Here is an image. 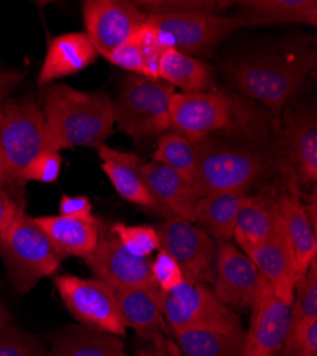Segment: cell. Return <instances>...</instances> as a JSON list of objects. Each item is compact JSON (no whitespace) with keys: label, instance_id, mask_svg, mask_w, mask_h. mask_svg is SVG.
I'll return each mask as SVG.
<instances>
[{"label":"cell","instance_id":"cell-44","mask_svg":"<svg viewBox=\"0 0 317 356\" xmlns=\"http://www.w3.org/2000/svg\"><path fill=\"white\" fill-rule=\"evenodd\" d=\"M8 325H10V314L3 302L0 301V330H3Z\"/></svg>","mask_w":317,"mask_h":356},{"label":"cell","instance_id":"cell-22","mask_svg":"<svg viewBox=\"0 0 317 356\" xmlns=\"http://www.w3.org/2000/svg\"><path fill=\"white\" fill-rule=\"evenodd\" d=\"M35 220L63 257L85 259L98 244L103 222L94 216H46Z\"/></svg>","mask_w":317,"mask_h":356},{"label":"cell","instance_id":"cell-32","mask_svg":"<svg viewBox=\"0 0 317 356\" xmlns=\"http://www.w3.org/2000/svg\"><path fill=\"white\" fill-rule=\"evenodd\" d=\"M138 46L142 62H144V77L158 79V67L164 53L172 49L169 36L153 24L148 17L144 22L135 35L131 38Z\"/></svg>","mask_w":317,"mask_h":356},{"label":"cell","instance_id":"cell-31","mask_svg":"<svg viewBox=\"0 0 317 356\" xmlns=\"http://www.w3.org/2000/svg\"><path fill=\"white\" fill-rule=\"evenodd\" d=\"M313 321H317V257L311 259L307 271L295 286L289 331Z\"/></svg>","mask_w":317,"mask_h":356},{"label":"cell","instance_id":"cell-23","mask_svg":"<svg viewBox=\"0 0 317 356\" xmlns=\"http://www.w3.org/2000/svg\"><path fill=\"white\" fill-rule=\"evenodd\" d=\"M158 286H134L115 291V298L127 328L142 338L160 339L166 330Z\"/></svg>","mask_w":317,"mask_h":356},{"label":"cell","instance_id":"cell-11","mask_svg":"<svg viewBox=\"0 0 317 356\" xmlns=\"http://www.w3.org/2000/svg\"><path fill=\"white\" fill-rule=\"evenodd\" d=\"M148 20L165 32L172 49L189 56H207L226 38L246 27L238 16L218 13L151 15Z\"/></svg>","mask_w":317,"mask_h":356},{"label":"cell","instance_id":"cell-41","mask_svg":"<svg viewBox=\"0 0 317 356\" xmlns=\"http://www.w3.org/2000/svg\"><path fill=\"white\" fill-rule=\"evenodd\" d=\"M22 209H24V207L19 205L9 195V193L0 186V234L9 227V224L13 221L15 216L17 214V211Z\"/></svg>","mask_w":317,"mask_h":356},{"label":"cell","instance_id":"cell-15","mask_svg":"<svg viewBox=\"0 0 317 356\" xmlns=\"http://www.w3.org/2000/svg\"><path fill=\"white\" fill-rule=\"evenodd\" d=\"M276 152L284 175L300 184L317 180V118L314 110H300L284 117Z\"/></svg>","mask_w":317,"mask_h":356},{"label":"cell","instance_id":"cell-27","mask_svg":"<svg viewBox=\"0 0 317 356\" xmlns=\"http://www.w3.org/2000/svg\"><path fill=\"white\" fill-rule=\"evenodd\" d=\"M46 356H128V353L119 337L85 325H74L51 339Z\"/></svg>","mask_w":317,"mask_h":356},{"label":"cell","instance_id":"cell-30","mask_svg":"<svg viewBox=\"0 0 317 356\" xmlns=\"http://www.w3.org/2000/svg\"><path fill=\"white\" fill-rule=\"evenodd\" d=\"M196 160L198 153L195 145L184 136L172 130L160 136L153 161L172 168L182 175L187 181L192 183Z\"/></svg>","mask_w":317,"mask_h":356},{"label":"cell","instance_id":"cell-34","mask_svg":"<svg viewBox=\"0 0 317 356\" xmlns=\"http://www.w3.org/2000/svg\"><path fill=\"white\" fill-rule=\"evenodd\" d=\"M117 234L126 250L139 258H151L155 251H160V234L151 225H128L126 222H115L110 225Z\"/></svg>","mask_w":317,"mask_h":356},{"label":"cell","instance_id":"cell-21","mask_svg":"<svg viewBox=\"0 0 317 356\" xmlns=\"http://www.w3.org/2000/svg\"><path fill=\"white\" fill-rule=\"evenodd\" d=\"M283 229L277 197L266 193L249 195L235 224V245L246 255Z\"/></svg>","mask_w":317,"mask_h":356},{"label":"cell","instance_id":"cell-29","mask_svg":"<svg viewBox=\"0 0 317 356\" xmlns=\"http://www.w3.org/2000/svg\"><path fill=\"white\" fill-rule=\"evenodd\" d=\"M243 332L223 334L216 331H180L172 335L185 356H239Z\"/></svg>","mask_w":317,"mask_h":356},{"label":"cell","instance_id":"cell-12","mask_svg":"<svg viewBox=\"0 0 317 356\" xmlns=\"http://www.w3.org/2000/svg\"><path fill=\"white\" fill-rule=\"evenodd\" d=\"M84 261L94 277L114 292L134 286H157L151 258L130 254L110 225L101 224L98 244Z\"/></svg>","mask_w":317,"mask_h":356},{"label":"cell","instance_id":"cell-3","mask_svg":"<svg viewBox=\"0 0 317 356\" xmlns=\"http://www.w3.org/2000/svg\"><path fill=\"white\" fill-rule=\"evenodd\" d=\"M54 150L42 108L32 96L0 107V186L24 207L23 172L44 152Z\"/></svg>","mask_w":317,"mask_h":356},{"label":"cell","instance_id":"cell-38","mask_svg":"<svg viewBox=\"0 0 317 356\" xmlns=\"http://www.w3.org/2000/svg\"><path fill=\"white\" fill-rule=\"evenodd\" d=\"M63 165V157L60 152L49 150L37 156L33 163L23 172L24 183L37 181V183H54L60 177Z\"/></svg>","mask_w":317,"mask_h":356},{"label":"cell","instance_id":"cell-18","mask_svg":"<svg viewBox=\"0 0 317 356\" xmlns=\"http://www.w3.org/2000/svg\"><path fill=\"white\" fill-rule=\"evenodd\" d=\"M300 183L293 175H286L284 190L277 197L283 222V232L295 257L299 275L302 277L314 257H317L316 229L311 227L300 197Z\"/></svg>","mask_w":317,"mask_h":356},{"label":"cell","instance_id":"cell-19","mask_svg":"<svg viewBox=\"0 0 317 356\" xmlns=\"http://www.w3.org/2000/svg\"><path fill=\"white\" fill-rule=\"evenodd\" d=\"M248 257L277 298L292 305L295 286L300 275L283 229L273 238L253 248Z\"/></svg>","mask_w":317,"mask_h":356},{"label":"cell","instance_id":"cell-26","mask_svg":"<svg viewBox=\"0 0 317 356\" xmlns=\"http://www.w3.org/2000/svg\"><path fill=\"white\" fill-rule=\"evenodd\" d=\"M239 17L246 27L271 24H317L316 0H242Z\"/></svg>","mask_w":317,"mask_h":356},{"label":"cell","instance_id":"cell-5","mask_svg":"<svg viewBox=\"0 0 317 356\" xmlns=\"http://www.w3.org/2000/svg\"><path fill=\"white\" fill-rule=\"evenodd\" d=\"M0 257L19 293H27L43 278L53 275L65 258L24 209L0 234Z\"/></svg>","mask_w":317,"mask_h":356},{"label":"cell","instance_id":"cell-43","mask_svg":"<svg viewBox=\"0 0 317 356\" xmlns=\"http://www.w3.org/2000/svg\"><path fill=\"white\" fill-rule=\"evenodd\" d=\"M303 202V209H305V213L311 224V227L317 231V188H316V184L311 186V194L306 197Z\"/></svg>","mask_w":317,"mask_h":356},{"label":"cell","instance_id":"cell-25","mask_svg":"<svg viewBox=\"0 0 317 356\" xmlns=\"http://www.w3.org/2000/svg\"><path fill=\"white\" fill-rule=\"evenodd\" d=\"M249 191H221L199 198L195 207V224L204 228L216 243L232 241L234 229Z\"/></svg>","mask_w":317,"mask_h":356},{"label":"cell","instance_id":"cell-7","mask_svg":"<svg viewBox=\"0 0 317 356\" xmlns=\"http://www.w3.org/2000/svg\"><path fill=\"white\" fill-rule=\"evenodd\" d=\"M162 314L172 334L180 331L243 332L238 314L219 301L207 284L185 281L174 291L162 293Z\"/></svg>","mask_w":317,"mask_h":356},{"label":"cell","instance_id":"cell-10","mask_svg":"<svg viewBox=\"0 0 317 356\" xmlns=\"http://www.w3.org/2000/svg\"><path fill=\"white\" fill-rule=\"evenodd\" d=\"M235 110L234 99L219 90L175 93L169 104V126L196 144L229 127Z\"/></svg>","mask_w":317,"mask_h":356},{"label":"cell","instance_id":"cell-14","mask_svg":"<svg viewBox=\"0 0 317 356\" xmlns=\"http://www.w3.org/2000/svg\"><path fill=\"white\" fill-rule=\"evenodd\" d=\"M239 356H277L291 330V304L279 300L261 277Z\"/></svg>","mask_w":317,"mask_h":356},{"label":"cell","instance_id":"cell-20","mask_svg":"<svg viewBox=\"0 0 317 356\" xmlns=\"http://www.w3.org/2000/svg\"><path fill=\"white\" fill-rule=\"evenodd\" d=\"M97 57V50L84 32L55 36L47 46L37 86L49 87L55 80L74 76L92 66Z\"/></svg>","mask_w":317,"mask_h":356},{"label":"cell","instance_id":"cell-4","mask_svg":"<svg viewBox=\"0 0 317 356\" xmlns=\"http://www.w3.org/2000/svg\"><path fill=\"white\" fill-rule=\"evenodd\" d=\"M198 153L192 190L198 198L214 193L245 190L279 164L275 153L248 144L203 140L194 144Z\"/></svg>","mask_w":317,"mask_h":356},{"label":"cell","instance_id":"cell-28","mask_svg":"<svg viewBox=\"0 0 317 356\" xmlns=\"http://www.w3.org/2000/svg\"><path fill=\"white\" fill-rule=\"evenodd\" d=\"M158 79L181 88L182 93L207 92L214 81V70L198 57L169 49L160 62Z\"/></svg>","mask_w":317,"mask_h":356},{"label":"cell","instance_id":"cell-39","mask_svg":"<svg viewBox=\"0 0 317 356\" xmlns=\"http://www.w3.org/2000/svg\"><path fill=\"white\" fill-rule=\"evenodd\" d=\"M107 60L117 66L130 74H139L144 76V62H142V56L132 39L121 44L120 47L115 49L108 57Z\"/></svg>","mask_w":317,"mask_h":356},{"label":"cell","instance_id":"cell-8","mask_svg":"<svg viewBox=\"0 0 317 356\" xmlns=\"http://www.w3.org/2000/svg\"><path fill=\"white\" fill-rule=\"evenodd\" d=\"M54 285L66 308L78 322L119 338L126 337L127 326L115 292L104 282L66 274L55 277Z\"/></svg>","mask_w":317,"mask_h":356},{"label":"cell","instance_id":"cell-40","mask_svg":"<svg viewBox=\"0 0 317 356\" xmlns=\"http://www.w3.org/2000/svg\"><path fill=\"white\" fill-rule=\"evenodd\" d=\"M60 216L89 217L93 216V204L85 195H63L59 202Z\"/></svg>","mask_w":317,"mask_h":356},{"label":"cell","instance_id":"cell-17","mask_svg":"<svg viewBox=\"0 0 317 356\" xmlns=\"http://www.w3.org/2000/svg\"><path fill=\"white\" fill-rule=\"evenodd\" d=\"M139 172L157 211L165 217H178L195 222V207L198 197L192 186L172 168L155 163L139 160Z\"/></svg>","mask_w":317,"mask_h":356},{"label":"cell","instance_id":"cell-16","mask_svg":"<svg viewBox=\"0 0 317 356\" xmlns=\"http://www.w3.org/2000/svg\"><path fill=\"white\" fill-rule=\"evenodd\" d=\"M261 288L252 259L235 243H218L214 292L226 307L232 309L252 308Z\"/></svg>","mask_w":317,"mask_h":356},{"label":"cell","instance_id":"cell-13","mask_svg":"<svg viewBox=\"0 0 317 356\" xmlns=\"http://www.w3.org/2000/svg\"><path fill=\"white\" fill-rule=\"evenodd\" d=\"M81 9L84 33L104 58L128 42L147 20V15L127 0H85Z\"/></svg>","mask_w":317,"mask_h":356},{"label":"cell","instance_id":"cell-37","mask_svg":"<svg viewBox=\"0 0 317 356\" xmlns=\"http://www.w3.org/2000/svg\"><path fill=\"white\" fill-rule=\"evenodd\" d=\"M277 356H317V321L289 331Z\"/></svg>","mask_w":317,"mask_h":356},{"label":"cell","instance_id":"cell-33","mask_svg":"<svg viewBox=\"0 0 317 356\" xmlns=\"http://www.w3.org/2000/svg\"><path fill=\"white\" fill-rule=\"evenodd\" d=\"M235 2L228 0H137L134 5L147 16L151 15H187L218 13L228 10Z\"/></svg>","mask_w":317,"mask_h":356},{"label":"cell","instance_id":"cell-36","mask_svg":"<svg viewBox=\"0 0 317 356\" xmlns=\"http://www.w3.org/2000/svg\"><path fill=\"white\" fill-rule=\"evenodd\" d=\"M151 273L162 293L174 291L187 281L177 261L162 250H160L155 258L151 259Z\"/></svg>","mask_w":317,"mask_h":356},{"label":"cell","instance_id":"cell-35","mask_svg":"<svg viewBox=\"0 0 317 356\" xmlns=\"http://www.w3.org/2000/svg\"><path fill=\"white\" fill-rule=\"evenodd\" d=\"M42 341L15 325L0 330V356H46Z\"/></svg>","mask_w":317,"mask_h":356},{"label":"cell","instance_id":"cell-2","mask_svg":"<svg viewBox=\"0 0 317 356\" xmlns=\"http://www.w3.org/2000/svg\"><path fill=\"white\" fill-rule=\"evenodd\" d=\"M43 115L54 150L97 147L115 130L114 100L104 92L85 93L67 84L47 87Z\"/></svg>","mask_w":317,"mask_h":356},{"label":"cell","instance_id":"cell-24","mask_svg":"<svg viewBox=\"0 0 317 356\" xmlns=\"http://www.w3.org/2000/svg\"><path fill=\"white\" fill-rule=\"evenodd\" d=\"M96 148L101 160V170L119 195L128 202L157 210V205L139 172L138 164L141 159L134 153L115 150L105 144H100Z\"/></svg>","mask_w":317,"mask_h":356},{"label":"cell","instance_id":"cell-6","mask_svg":"<svg viewBox=\"0 0 317 356\" xmlns=\"http://www.w3.org/2000/svg\"><path fill=\"white\" fill-rule=\"evenodd\" d=\"M174 95L175 87L161 79L127 74L114 100L115 129L135 141L162 136L171 130L169 104Z\"/></svg>","mask_w":317,"mask_h":356},{"label":"cell","instance_id":"cell-9","mask_svg":"<svg viewBox=\"0 0 317 356\" xmlns=\"http://www.w3.org/2000/svg\"><path fill=\"white\" fill-rule=\"evenodd\" d=\"M157 231L160 250L177 261L187 281L214 284L218 243L204 228L178 217H165Z\"/></svg>","mask_w":317,"mask_h":356},{"label":"cell","instance_id":"cell-42","mask_svg":"<svg viewBox=\"0 0 317 356\" xmlns=\"http://www.w3.org/2000/svg\"><path fill=\"white\" fill-rule=\"evenodd\" d=\"M26 77V72L22 70H0V107L9 95L22 84Z\"/></svg>","mask_w":317,"mask_h":356},{"label":"cell","instance_id":"cell-1","mask_svg":"<svg viewBox=\"0 0 317 356\" xmlns=\"http://www.w3.org/2000/svg\"><path fill=\"white\" fill-rule=\"evenodd\" d=\"M317 51L307 40L273 44L228 62L226 74L237 90L280 114L307 86Z\"/></svg>","mask_w":317,"mask_h":356}]
</instances>
